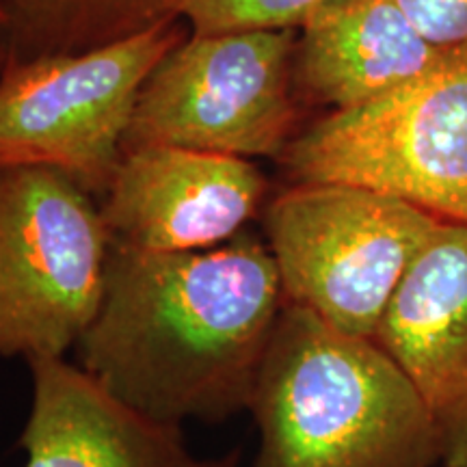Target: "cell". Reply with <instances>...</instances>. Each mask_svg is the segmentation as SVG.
I'll return each mask as SVG.
<instances>
[{"mask_svg": "<svg viewBox=\"0 0 467 467\" xmlns=\"http://www.w3.org/2000/svg\"><path fill=\"white\" fill-rule=\"evenodd\" d=\"M268 244L150 254L113 243L100 312L78 344L83 370L141 416L180 426L249 409L282 312Z\"/></svg>", "mask_w": 467, "mask_h": 467, "instance_id": "1", "label": "cell"}, {"mask_svg": "<svg viewBox=\"0 0 467 467\" xmlns=\"http://www.w3.org/2000/svg\"><path fill=\"white\" fill-rule=\"evenodd\" d=\"M249 409L255 467H435V429L420 394L372 337L344 334L284 303Z\"/></svg>", "mask_w": 467, "mask_h": 467, "instance_id": "2", "label": "cell"}, {"mask_svg": "<svg viewBox=\"0 0 467 467\" xmlns=\"http://www.w3.org/2000/svg\"><path fill=\"white\" fill-rule=\"evenodd\" d=\"M292 184H355L467 225V55L358 109L327 113L279 156Z\"/></svg>", "mask_w": 467, "mask_h": 467, "instance_id": "3", "label": "cell"}, {"mask_svg": "<svg viewBox=\"0 0 467 467\" xmlns=\"http://www.w3.org/2000/svg\"><path fill=\"white\" fill-rule=\"evenodd\" d=\"M113 236L96 197L48 167L0 169V355L63 358L100 312Z\"/></svg>", "mask_w": 467, "mask_h": 467, "instance_id": "4", "label": "cell"}, {"mask_svg": "<svg viewBox=\"0 0 467 467\" xmlns=\"http://www.w3.org/2000/svg\"><path fill=\"white\" fill-rule=\"evenodd\" d=\"M440 221L366 186H288L265 206L284 303L312 309L344 334L372 337Z\"/></svg>", "mask_w": 467, "mask_h": 467, "instance_id": "5", "label": "cell"}, {"mask_svg": "<svg viewBox=\"0 0 467 467\" xmlns=\"http://www.w3.org/2000/svg\"><path fill=\"white\" fill-rule=\"evenodd\" d=\"M186 37L173 20L83 55L7 63L0 72V169H55L102 200L143 83Z\"/></svg>", "mask_w": 467, "mask_h": 467, "instance_id": "6", "label": "cell"}, {"mask_svg": "<svg viewBox=\"0 0 467 467\" xmlns=\"http://www.w3.org/2000/svg\"><path fill=\"white\" fill-rule=\"evenodd\" d=\"M296 33L189 35L137 98L124 151L148 145L279 159L295 137Z\"/></svg>", "mask_w": 467, "mask_h": 467, "instance_id": "7", "label": "cell"}, {"mask_svg": "<svg viewBox=\"0 0 467 467\" xmlns=\"http://www.w3.org/2000/svg\"><path fill=\"white\" fill-rule=\"evenodd\" d=\"M266 195L265 173L249 159L148 145L124 151L100 210L119 247L182 254L232 241Z\"/></svg>", "mask_w": 467, "mask_h": 467, "instance_id": "8", "label": "cell"}, {"mask_svg": "<svg viewBox=\"0 0 467 467\" xmlns=\"http://www.w3.org/2000/svg\"><path fill=\"white\" fill-rule=\"evenodd\" d=\"M372 340L422 399L440 463L467 467V225L433 227Z\"/></svg>", "mask_w": 467, "mask_h": 467, "instance_id": "9", "label": "cell"}, {"mask_svg": "<svg viewBox=\"0 0 467 467\" xmlns=\"http://www.w3.org/2000/svg\"><path fill=\"white\" fill-rule=\"evenodd\" d=\"M454 57L431 44L394 0H323L296 35L295 89L337 113L400 89Z\"/></svg>", "mask_w": 467, "mask_h": 467, "instance_id": "10", "label": "cell"}, {"mask_svg": "<svg viewBox=\"0 0 467 467\" xmlns=\"http://www.w3.org/2000/svg\"><path fill=\"white\" fill-rule=\"evenodd\" d=\"M33 407L22 448L25 467H175L180 426L141 416L109 394L83 368L61 358L28 361Z\"/></svg>", "mask_w": 467, "mask_h": 467, "instance_id": "11", "label": "cell"}, {"mask_svg": "<svg viewBox=\"0 0 467 467\" xmlns=\"http://www.w3.org/2000/svg\"><path fill=\"white\" fill-rule=\"evenodd\" d=\"M7 63L83 55L182 20L171 0H0Z\"/></svg>", "mask_w": 467, "mask_h": 467, "instance_id": "12", "label": "cell"}, {"mask_svg": "<svg viewBox=\"0 0 467 467\" xmlns=\"http://www.w3.org/2000/svg\"><path fill=\"white\" fill-rule=\"evenodd\" d=\"M192 35H232L301 28L323 0H171Z\"/></svg>", "mask_w": 467, "mask_h": 467, "instance_id": "13", "label": "cell"}, {"mask_svg": "<svg viewBox=\"0 0 467 467\" xmlns=\"http://www.w3.org/2000/svg\"><path fill=\"white\" fill-rule=\"evenodd\" d=\"M431 44L467 55V0H394Z\"/></svg>", "mask_w": 467, "mask_h": 467, "instance_id": "14", "label": "cell"}, {"mask_svg": "<svg viewBox=\"0 0 467 467\" xmlns=\"http://www.w3.org/2000/svg\"><path fill=\"white\" fill-rule=\"evenodd\" d=\"M175 467H232V459L225 461H197L189 452L182 454V459L175 463Z\"/></svg>", "mask_w": 467, "mask_h": 467, "instance_id": "15", "label": "cell"}, {"mask_svg": "<svg viewBox=\"0 0 467 467\" xmlns=\"http://www.w3.org/2000/svg\"><path fill=\"white\" fill-rule=\"evenodd\" d=\"M9 58V44H7V31H5L3 16H0V72H3L5 66H7Z\"/></svg>", "mask_w": 467, "mask_h": 467, "instance_id": "16", "label": "cell"}]
</instances>
